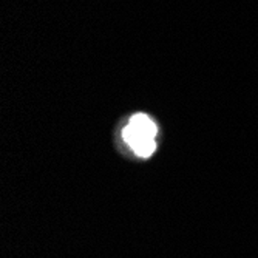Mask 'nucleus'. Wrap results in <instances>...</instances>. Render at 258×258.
<instances>
[{
	"instance_id": "f257e3e1",
	"label": "nucleus",
	"mask_w": 258,
	"mask_h": 258,
	"mask_svg": "<svg viewBox=\"0 0 258 258\" xmlns=\"http://www.w3.org/2000/svg\"><path fill=\"white\" fill-rule=\"evenodd\" d=\"M130 125H133L143 136H147V138H153L155 139L156 125H155V122L150 118H147L146 114H135L133 118L130 119Z\"/></svg>"
},
{
	"instance_id": "f03ea898",
	"label": "nucleus",
	"mask_w": 258,
	"mask_h": 258,
	"mask_svg": "<svg viewBox=\"0 0 258 258\" xmlns=\"http://www.w3.org/2000/svg\"><path fill=\"white\" fill-rule=\"evenodd\" d=\"M132 149L135 150V153L136 155H139V156H150L153 152H155V149H156V143H155V139L153 138H141V139H138L136 143L132 146Z\"/></svg>"
}]
</instances>
